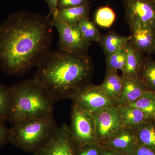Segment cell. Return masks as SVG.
<instances>
[{
  "mask_svg": "<svg viewBox=\"0 0 155 155\" xmlns=\"http://www.w3.org/2000/svg\"><path fill=\"white\" fill-rule=\"evenodd\" d=\"M53 27L48 17L27 12L11 14L0 24V69L20 75L38 66L50 51Z\"/></svg>",
  "mask_w": 155,
  "mask_h": 155,
  "instance_id": "obj_1",
  "label": "cell"
},
{
  "mask_svg": "<svg viewBox=\"0 0 155 155\" xmlns=\"http://www.w3.org/2000/svg\"><path fill=\"white\" fill-rule=\"evenodd\" d=\"M34 79L56 102L72 99L90 83L93 65L87 51L49 52L38 64Z\"/></svg>",
  "mask_w": 155,
  "mask_h": 155,
  "instance_id": "obj_2",
  "label": "cell"
},
{
  "mask_svg": "<svg viewBox=\"0 0 155 155\" xmlns=\"http://www.w3.org/2000/svg\"><path fill=\"white\" fill-rule=\"evenodd\" d=\"M11 92L8 121L12 124L53 113L55 101L34 78L11 87Z\"/></svg>",
  "mask_w": 155,
  "mask_h": 155,
  "instance_id": "obj_3",
  "label": "cell"
},
{
  "mask_svg": "<svg viewBox=\"0 0 155 155\" xmlns=\"http://www.w3.org/2000/svg\"><path fill=\"white\" fill-rule=\"evenodd\" d=\"M58 127L53 113L15 123L10 128L9 143L34 153L48 141Z\"/></svg>",
  "mask_w": 155,
  "mask_h": 155,
  "instance_id": "obj_4",
  "label": "cell"
},
{
  "mask_svg": "<svg viewBox=\"0 0 155 155\" xmlns=\"http://www.w3.org/2000/svg\"><path fill=\"white\" fill-rule=\"evenodd\" d=\"M70 133L75 147L97 142L94 116L73 104L71 110Z\"/></svg>",
  "mask_w": 155,
  "mask_h": 155,
  "instance_id": "obj_5",
  "label": "cell"
},
{
  "mask_svg": "<svg viewBox=\"0 0 155 155\" xmlns=\"http://www.w3.org/2000/svg\"><path fill=\"white\" fill-rule=\"evenodd\" d=\"M50 20L59 33L60 50L67 53L87 51L91 43L84 40L78 24H68L62 19L59 13L57 17Z\"/></svg>",
  "mask_w": 155,
  "mask_h": 155,
  "instance_id": "obj_6",
  "label": "cell"
},
{
  "mask_svg": "<svg viewBox=\"0 0 155 155\" xmlns=\"http://www.w3.org/2000/svg\"><path fill=\"white\" fill-rule=\"evenodd\" d=\"M72 99L73 104L92 114L104 108L117 106V104L101 89L99 85L91 83L78 92Z\"/></svg>",
  "mask_w": 155,
  "mask_h": 155,
  "instance_id": "obj_7",
  "label": "cell"
},
{
  "mask_svg": "<svg viewBox=\"0 0 155 155\" xmlns=\"http://www.w3.org/2000/svg\"><path fill=\"white\" fill-rule=\"evenodd\" d=\"M93 114L97 142L105 144L123 127L117 106L104 108Z\"/></svg>",
  "mask_w": 155,
  "mask_h": 155,
  "instance_id": "obj_8",
  "label": "cell"
},
{
  "mask_svg": "<svg viewBox=\"0 0 155 155\" xmlns=\"http://www.w3.org/2000/svg\"><path fill=\"white\" fill-rule=\"evenodd\" d=\"M33 155H75V147L69 126L63 124L57 127L48 141Z\"/></svg>",
  "mask_w": 155,
  "mask_h": 155,
  "instance_id": "obj_9",
  "label": "cell"
},
{
  "mask_svg": "<svg viewBox=\"0 0 155 155\" xmlns=\"http://www.w3.org/2000/svg\"><path fill=\"white\" fill-rule=\"evenodd\" d=\"M126 17L130 28L143 26L155 31V5L150 0H127Z\"/></svg>",
  "mask_w": 155,
  "mask_h": 155,
  "instance_id": "obj_10",
  "label": "cell"
},
{
  "mask_svg": "<svg viewBox=\"0 0 155 155\" xmlns=\"http://www.w3.org/2000/svg\"><path fill=\"white\" fill-rule=\"evenodd\" d=\"M138 144L135 130L123 127L103 146L125 155H131Z\"/></svg>",
  "mask_w": 155,
  "mask_h": 155,
  "instance_id": "obj_11",
  "label": "cell"
},
{
  "mask_svg": "<svg viewBox=\"0 0 155 155\" xmlns=\"http://www.w3.org/2000/svg\"><path fill=\"white\" fill-rule=\"evenodd\" d=\"M130 28L131 38L129 42L134 47L144 54L153 53L155 49V31L143 26Z\"/></svg>",
  "mask_w": 155,
  "mask_h": 155,
  "instance_id": "obj_12",
  "label": "cell"
},
{
  "mask_svg": "<svg viewBox=\"0 0 155 155\" xmlns=\"http://www.w3.org/2000/svg\"><path fill=\"white\" fill-rule=\"evenodd\" d=\"M121 77L123 84L122 94L118 105L131 104L147 91L144 83L139 78H130L122 75Z\"/></svg>",
  "mask_w": 155,
  "mask_h": 155,
  "instance_id": "obj_13",
  "label": "cell"
},
{
  "mask_svg": "<svg viewBox=\"0 0 155 155\" xmlns=\"http://www.w3.org/2000/svg\"><path fill=\"white\" fill-rule=\"evenodd\" d=\"M123 127L136 130L149 119L143 111L128 105L117 106Z\"/></svg>",
  "mask_w": 155,
  "mask_h": 155,
  "instance_id": "obj_14",
  "label": "cell"
},
{
  "mask_svg": "<svg viewBox=\"0 0 155 155\" xmlns=\"http://www.w3.org/2000/svg\"><path fill=\"white\" fill-rule=\"evenodd\" d=\"M125 49L126 51V61L122 75L130 78H138L144 54L134 47L129 41L125 46Z\"/></svg>",
  "mask_w": 155,
  "mask_h": 155,
  "instance_id": "obj_15",
  "label": "cell"
},
{
  "mask_svg": "<svg viewBox=\"0 0 155 155\" xmlns=\"http://www.w3.org/2000/svg\"><path fill=\"white\" fill-rule=\"evenodd\" d=\"M118 71H107L103 83L99 85L101 89L108 97L118 104L122 94V80Z\"/></svg>",
  "mask_w": 155,
  "mask_h": 155,
  "instance_id": "obj_16",
  "label": "cell"
},
{
  "mask_svg": "<svg viewBox=\"0 0 155 155\" xmlns=\"http://www.w3.org/2000/svg\"><path fill=\"white\" fill-rule=\"evenodd\" d=\"M131 38V35L123 36L114 31H110L101 37L99 43L107 58L117 51L124 49Z\"/></svg>",
  "mask_w": 155,
  "mask_h": 155,
  "instance_id": "obj_17",
  "label": "cell"
},
{
  "mask_svg": "<svg viewBox=\"0 0 155 155\" xmlns=\"http://www.w3.org/2000/svg\"><path fill=\"white\" fill-rule=\"evenodd\" d=\"M149 55L143 57L138 78L144 83L147 90L155 92V61Z\"/></svg>",
  "mask_w": 155,
  "mask_h": 155,
  "instance_id": "obj_18",
  "label": "cell"
},
{
  "mask_svg": "<svg viewBox=\"0 0 155 155\" xmlns=\"http://www.w3.org/2000/svg\"><path fill=\"white\" fill-rule=\"evenodd\" d=\"M135 132L139 144L155 151V124L152 119H148Z\"/></svg>",
  "mask_w": 155,
  "mask_h": 155,
  "instance_id": "obj_19",
  "label": "cell"
},
{
  "mask_svg": "<svg viewBox=\"0 0 155 155\" xmlns=\"http://www.w3.org/2000/svg\"><path fill=\"white\" fill-rule=\"evenodd\" d=\"M62 19L69 25H77L81 20L88 18L90 6L88 4L67 8L58 9Z\"/></svg>",
  "mask_w": 155,
  "mask_h": 155,
  "instance_id": "obj_20",
  "label": "cell"
},
{
  "mask_svg": "<svg viewBox=\"0 0 155 155\" xmlns=\"http://www.w3.org/2000/svg\"><path fill=\"white\" fill-rule=\"evenodd\" d=\"M128 105L140 110L149 119H152L155 111V92L147 91L138 99Z\"/></svg>",
  "mask_w": 155,
  "mask_h": 155,
  "instance_id": "obj_21",
  "label": "cell"
},
{
  "mask_svg": "<svg viewBox=\"0 0 155 155\" xmlns=\"http://www.w3.org/2000/svg\"><path fill=\"white\" fill-rule=\"evenodd\" d=\"M78 25L84 40L88 42H99L101 36L99 31L94 24L89 20L88 18L81 19L78 22Z\"/></svg>",
  "mask_w": 155,
  "mask_h": 155,
  "instance_id": "obj_22",
  "label": "cell"
},
{
  "mask_svg": "<svg viewBox=\"0 0 155 155\" xmlns=\"http://www.w3.org/2000/svg\"><path fill=\"white\" fill-rule=\"evenodd\" d=\"M11 101V87L0 84V121H8Z\"/></svg>",
  "mask_w": 155,
  "mask_h": 155,
  "instance_id": "obj_23",
  "label": "cell"
},
{
  "mask_svg": "<svg viewBox=\"0 0 155 155\" xmlns=\"http://www.w3.org/2000/svg\"><path fill=\"white\" fill-rule=\"evenodd\" d=\"M106 61L107 71H123L126 61L125 48L107 57Z\"/></svg>",
  "mask_w": 155,
  "mask_h": 155,
  "instance_id": "obj_24",
  "label": "cell"
},
{
  "mask_svg": "<svg viewBox=\"0 0 155 155\" xmlns=\"http://www.w3.org/2000/svg\"><path fill=\"white\" fill-rule=\"evenodd\" d=\"M116 15L114 11L108 7L100 8L95 15V22L103 28H109L115 21Z\"/></svg>",
  "mask_w": 155,
  "mask_h": 155,
  "instance_id": "obj_25",
  "label": "cell"
},
{
  "mask_svg": "<svg viewBox=\"0 0 155 155\" xmlns=\"http://www.w3.org/2000/svg\"><path fill=\"white\" fill-rule=\"evenodd\" d=\"M102 147L98 143L75 147V155H101Z\"/></svg>",
  "mask_w": 155,
  "mask_h": 155,
  "instance_id": "obj_26",
  "label": "cell"
},
{
  "mask_svg": "<svg viewBox=\"0 0 155 155\" xmlns=\"http://www.w3.org/2000/svg\"><path fill=\"white\" fill-rule=\"evenodd\" d=\"M87 0H59L58 9L67 8L88 4Z\"/></svg>",
  "mask_w": 155,
  "mask_h": 155,
  "instance_id": "obj_27",
  "label": "cell"
},
{
  "mask_svg": "<svg viewBox=\"0 0 155 155\" xmlns=\"http://www.w3.org/2000/svg\"><path fill=\"white\" fill-rule=\"evenodd\" d=\"M9 131L5 122L0 121V148L9 143Z\"/></svg>",
  "mask_w": 155,
  "mask_h": 155,
  "instance_id": "obj_28",
  "label": "cell"
},
{
  "mask_svg": "<svg viewBox=\"0 0 155 155\" xmlns=\"http://www.w3.org/2000/svg\"><path fill=\"white\" fill-rule=\"evenodd\" d=\"M47 4L49 10V14L48 16L49 19L55 17L59 14L58 8V2L59 0H45Z\"/></svg>",
  "mask_w": 155,
  "mask_h": 155,
  "instance_id": "obj_29",
  "label": "cell"
},
{
  "mask_svg": "<svg viewBox=\"0 0 155 155\" xmlns=\"http://www.w3.org/2000/svg\"><path fill=\"white\" fill-rule=\"evenodd\" d=\"M131 155H155V151L149 148L139 144Z\"/></svg>",
  "mask_w": 155,
  "mask_h": 155,
  "instance_id": "obj_30",
  "label": "cell"
},
{
  "mask_svg": "<svg viewBox=\"0 0 155 155\" xmlns=\"http://www.w3.org/2000/svg\"><path fill=\"white\" fill-rule=\"evenodd\" d=\"M103 146V145H102ZM101 155H125L122 153L103 146Z\"/></svg>",
  "mask_w": 155,
  "mask_h": 155,
  "instance_id": "obj_31",
  "label": "cell"
},
{
  "mask_svg": "<svg viewBox=\"0 0 155 155\" xmlns=\"http://www.w3.org/2000/svg\"><path fill=\"white\" fill-rule=\"evenodd\" d=\"M152 119L153 122H154V124H155V111L154 112V114H153V118L151 119Z\"/></svg>",
  "mask_w": 155,
  "mask_h": 155,
  "instance_id": "obj_32",
  "label": "cell"
},
{
  "mask_svg": "<svg viewBox=\"0 0 155 155\" xmlns=\"http://www.w3.org/2000/svg\"><path fill=\"white\" fill-rule=\"evenodd\" d=\"M153 2L154 3L155 5V0H153Z\"/></svg>",
  "mask_w": 155,
  "mask_h": 155,
  "instance_id": "obj_33",
  "label": "cell"
},
{
  "mask_svg": "<svg viewBox=\"0 0 155 155\" xmlns=\"http://www.w3.org/2000/svg\"><path fill=\"white\" fill-rule=\"evenodd\" d=\"M155 53V50H154V53Z\"/></svg>",
  "mask_w": 155,
  "mask_h": 155,
  "instance_id": "obj_34",
  "label": "cell"
},
{
  "mask_svg": "<svg viewBox=\"0 0 155 155\" xmlns=\"http://www.w3.org/2000/svg\"><path fill=\"white\" fill-rule=\"evenodd\" d=\"M150 1H153V0H150Z\"/></svg>",
  "mask_w": 155,
  "mask_h": 155,
  "instance_id": "obj_35",
  "label": "cell"
}]
</instances>
